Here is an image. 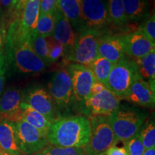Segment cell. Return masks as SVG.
I'll list each match as a JSON object with an SVG mask.
<instances>
[{
  "label": "cell",
  "mask_w": 155,
  "mask_h": 155,
  "mask_svg": "<svg viewBox=\"0 0 155 155\" xmlns=\"http://www.w3.org/2000/svg\"><path fill=\"white\" fill-rule=\"evenodd\" d=\"M143 34L151 42L155 44V16L154 14L149 17L141 25L140 29Z\"/></svg>",
  "instance_id": "32"
},
{
  "label": "cell",
  "mask_w": 155,
  "mask_h": 155,
  "mask_svg": "<svg viewBox=\"0 0 155 155\" xmlns=\"http://www.w3.org/2000/svg\"><path fill=\"white\" fill-rule=\"evenodd\" d=\"M57 4L58 0H40V15L54 13Z\"/></svg>",
  "instance_id": "34"
},
{
  "label": "cell",
  "mask_w": 155,
  "mask_h": 155,
  "mask_svg": "<svg viewBox=\"0 0 155 155\" xmlns=\"http://www.w3.org/2000/svg\"><path fill=\"white\" fill-rule=\"evenodd\" d=\"M17 68L24 73H38L45 71L46 63L34 51L30 37L21 40L8 48Z\"/></svg>",
  "instance_id": "6"
},
{
  "label": "cell",
  "mask_w": 155,
  "mask_h": 155,
  "mask_svg": "<svg viewBox=\"0 0 155 155\" xmlns=\"http://www.w3.org/2000/svg\"><path fill=\"white\" fill-rule=\"evenodd\" d=\"M22 102L43 115L51 123L58 119L53 98L43 88H36L31 90L22 98Z\"/></svg>",
  "instance_id": "13"
},
{
  "label": "cell",
  "mask_w": 155,
  "mask_h": 155,
  "mask_svg": "<svg viewBox=\"0 0 155 155\" xmlns=\"http://www.w3.org/2000/svg\"><path fill=\"white\" fill-rule=\"evenodd\" d=\"M22 94L18 89L11 88L0 97V121L3 120L11 122L20 120L21 103Z\"/></svg>",
  "instance_id": "15"
},
{
  "label": "cell",
  "mask_w": 155,
  "mask_h": 155,
  "mask_svg": "<svg viewBox=\"0 0 155 155\" xmlns=\"http://www.w3.org/2000/svg\"><path fill=\"white\" fill-rule=\"evenodd\" d=\"M54 14L55 23L52 36L55 40L63 45L65 49L67 48L70 50L74 45L76 40L72 26L58 9H56Z\"/></svg>",
  "instance_id": "17"
},
{
  "label": "cell",
  "mask_w": 155,
  "mask_h": 155,
  "mask_svg": "<svg viewBox=\"0 0 155 155\" xmlns=\"http://www.w3.org/2000/svg\"><path fill=\"white\" fill-rule=\"evenodd\" d=\"M120 104L121 100L105 87L100 92L91 94L84 105L91 115L108 116L119 107Z\"/></svg>",
  "instance_id": "11"
},
{
  "label": "cell",
  "mask_w": 155,
  "mask_h": 155,
  "mask_svg": "<svg viewBox=\"0 0 155 155\" xmlns=\"http://www.w3.org/2000/svg\"><path fill=\"white\" fill-rule=\"evenodd\" d=\"M6 59L5 57L0 52V96L2 92L5 80V71H6Z\"/></svg>",
  "instance_id": "35"
},
{
  "label": "cell",
  "mask_w": 155,
  "mask_h": 155,
  "mask_svg": "<svg viewBox=\"0 0 155 155\" xmlns=\"http://www.w3.org/2000/svg\"><path fill=\"white\" fill-rule=\"evenodd\" d=\"M40 17V0H28L18 19L20 30L25 35H30L35 29Z\"/></svg>",
  "instance_id": "18"
},
{
  "label": "cell",
  "mask_w": 155,
  "mask_h": 155,
  "mask_svg": "<svg viewBox=\"0 0 155 155\" xmlns=\"http://www.w3.org/2000/svg\"><path fill=\"white\" fill-rule=\"evenodd\" d=\"M155 82H149L142 78L139 72L134 78L125 100L147 108H154L155 104Z\"/></svg>",
  "instance_id": "12"
},
{
  "label": "cell",
  "mask_w": 155,
  "mask_h": 155,
  "mask_svg": "<svg viewBox=\"0 0 155 155\" xmlns=\"http://www.w3.org/2000/svg\"><path fill=\"white\" fill-rule=\"evenodd\" d=\"M0 149L3 152L10 154H22L17 144L14 122L7 120L0 121Z\"/></svg>",
  "instance_id": "19"
},
{
  "label": "cell",
  "mask_w": 155,
  "mask_h": 155,
  "mask_svg": "<svg viewBox=\"0 0 155 155\" xmlns=\"http://www.w3.org/2000/svg\"><path fill=\"white\" fill-rule=\"evenodd\" d=\"M127 20L138 21L147 16L148 0H122Z\"/></svg>",
  "instance_id": "22"
},
{
  "label": "cell",
  "mask_w": 155,
  "mask_h": 155,
  "mask_svg": "<svg viewBox=\"0 0 155 155\" xmlns=\"http://www.w3.org/2000/svg\"><path fill=\"white\" fill-rule=\"evenodd\" d=\"M139 136L146 150L155 148V124L152 119L144 123L139 131Z\"/></svg>",
  "instance_id": "26"
},
{
  "label": "cell",
  "mask_w": 155,
  "mask_h": 155,
  "mask_svg": "<svg viewBox=\"0 0 155 155\" xmlns=\"http://www.w3.org/2000/svg\"><path fill=\"white\" fill-rule=\"evenodd\" d=\"M143 155H155V148H150L146 150Z\"/></svg>",
  "instance_id": "38"
},
{
  "label": "cell",
  "mask_w": 155,
  "mask_h": 155,
  "mask_svg": "<svg viewBox=\"0 0 155 155\" xmlns=\"http://www.w3.org/2000/svg\"><path fill=\"white\" fill-rule=\"evenodd\" d=\"M54 13L40 15L36 28L32 32L43 37L52 35L55 23Z\"/></svg>",
  "instance_id": "29"
},
{
  "label": "cell",
  "mask_w": 155,
  "mask_h": 155,
  "mask_svg": "<svg viewBox=\"0 0 155 155\" xmlns=\"http://www.w3.org/2000/svg\"><path fill=\"white\" fill-rule=\"evenodd\" d=\"M17 144L21 153L33 155L49 144L47 137L24 121L15 123Z\"/></svg>",
  "instance_id": "7"
},
{
  "label": "cell",
  "mask_w": 155,
  "mask_h": 155,
  "mask_svg": "<svg viewBox=\"0 0 155 155\" xmlns=\"http://www.w3.org/2000/svg\"><path fill=\"white\" fill-rule=\"evenodd\" d=\"M28 0H13L11 7L8 11L10 24L12 22L19 19L23 9V7Z\"/></svg>",
  "instance_id": "33"
},
{
  "label": "cell",
  "mask_w": 155,
  "mask_h": 155,
  "mask_svg": "<svg viewBox=\"0 0 155 155\" xmlns=\"http://www.w3.org/2000/svg\"><path fill=\"white\" fill-rule=\"evenodd\" d=\"M101 35L98 31L86 29L67 54L68 59L76 64L89 67L98 55V41Z\"/></svg>",
  "instance_id": "5"
},
{
  "label": "cell",
  "mask_w": 155,
  "mask_h": 155,
  "mask_svg": "<svg viewBox=\"0 0 155 155\" xmlns=\"http://www.w3.org/2000/svg\"><path fill=\"white\" fill-rule=\"evenodd\" d=\"M126 55L135 59L142 58L155 50L153 43L139 30L126 35L120 36Z\"/></svg>",
  "instance_id": "14"
},
{
  "label": "cell",
  "mask_w": 155,
  "mask_h": 155,
  "mask_svg": "<svg viewBox=\"0 0 155 155\" xmlns=\"http://www.w3.org/2000/svg\"><path fill=\"white\" fill-rule=\"evenodd\" d=\"M108 10L111 22L116 26H124L128 22L122 0H108Z\"/></svg>",
  "instance_id": "25"
},
{
  "label": "cell",
  "mask_w": 155,
  "mask_h": 155,
  "mask_svg": "<svg viewBox=\"0 0 155 155\" xmlns=\"http://www.w3.org/2000/svg\"><path fill=\"white\" fill-rule=\"evenodd\" d=\"M12 1L13 0H0V6H1L2 8L9 11L11 7Z\"/></svg>",
  "instance_id": "37"
},
{
  "label": "cell",
  "mask_w": 155,
  "mask_h": 155,
  "mask_svg": "<svg viewBox=\"0 0 155 155\" xmlns=\"http://www.w3.org/2000/svg\"><path fill=\"white\" fill-rule=\"evenodd\" d=\"M114 65V63L105 58L98 57L91 64L88 68L91 70L95 79L105 86L108 75L111 72Z\"/></svg>",
  "instance_id": "24"
},
{
  "label": "cell",
  "mask_w": 155,
  "mask_h": 155,
  "mask_svg": "<svg viewBox=\"0 0 155 155\" xmlns=\"http://www.w3.org/2000/svg\"><path fill=\"white\" fill-rule=\"evenodd\" d=\"M125 150L128 155H143L146 149L141 142L139 134L124 142Z\"/></svg>",
  "instance_id": "31"
},
{
  "label": "cell",
  "mask_w": 155,
  "mask_h": 155,
  "mask_svg": "<svg viewBox=\"0 0 155 155\" xmlns=\"http://www.w3.org/2000/svg\"><path fill=\"white\" fill-rule=\"evenodd\" d=\"M20 120L24 121L29 124L35 128L42 135L47 137L52 123L46 119L43 115L38 113L26 104L21 103Z\"/></svg>",
  "instance_id": "20"
},
{
  "label": "cell",
  "mask_w": 155,
  "mask_h": 155,
  "mask_svg": "<svg viewBox=\"0 0 155 155\" xmlns=\"http://www.w3.org/2000/svg\"><path fill=\"white\" fill-rule=\"evenodd\" d=\"M49 94L60 108H67L74 99L73 83L68 69H61L54 74L48 84Z\"/></svg>",
  "instance_id": "9"
},
{
  "label": "cell",
  "mask_w": 155,
  "mask_h": 155,
  "mask_svg": "<svg viewBox=\"0 0 155 155\" xmlns=\"http://www.w3.org/2000/svg\"><path fill=\"white\" fill-rule=\"evenodd\" d=\"M98 55L116 64L125 58L120 36H101L98 41Z\"/></svg>",
  "instance_id": "16"
},
{
  "label": "cell",
  "mask_w": 155,
  "mask_h": 155,
  "mask_svg": "<svg viewBox=\"0 0 155 155\" xmlns=\"http://www.w3.org/2000/svg\"><path fill=\"white\" fill-rule=\"evenodd\" d=\"M0 155H21V154H10V153H7V152H3V151H2V152H0Z\"/></svg>",
  "instance_id": "39"
},
{
  "label": "cell",
  "mask_w": 155,
  "mask_h": 155,
  "mask_svg": "<svg viewBox=\"0 0 155 155\" xmlns=\"http://www.w3.org/2000/svg\"><path fill=\"white\" fill-rule=\"evenodd\" d=\"M34 155H85L83 148L62 147L48 144Z\"/></svg>",
  "instance_id": "28"
},
{
  "label": "cell",
  "mask_w": 155,
  "mask_h": 155,
  "mask_svg": "<svg viewBox=\"0 0 155 155\" xmlns=\"http://www.w3.org/2000/svg\"><path fill=\"white\" fill-rule=\"evenodd\" d=\"M48 45V57H49V64L54 63L63 55L65 48L63 45L58 42L52 35L46 36Z\"/></svg>",
  "instance_id": "30"
},
{
  "label": "cell",
  "mask_w": 155,
  "mask_h": 155,
  "mask_svg": "<svg viewBox=\"0 0 155 155\" xmlns=\"http://www.w3.org/2000/svg\"><path fill=\"white\" fill-rule=\"evenodd\" d=\"M73 83L74 98L81 104H85L91 92V88L96 80L88 67L73 63L68 67Z\"/></svg>",
  "instance_id": "10"
},
{
  "label": "cell",
  "mask_w": 155,
  "mask_h": 155,
  "mask_svg": "<svg viewBox=\"0 0 155 155\" xmlns=\"http://www.w3.org/2000/svg\"><path fill=\"white\" fill-rule=\"evenodd\" d=\"M0 152H2V150H1V149H0Z\"/></svg>",
  "instance_id": "41"
},
{
  "label": "cell",
  "mask_w": 155,
  "mask_h": 155,
  "mask_svg": "<svg viewBox=\"0 0 155 155\" xmlns=\"http://www.w3.org/2000/svg\"><path fill=\"white\" fill-rule=\"evenodd\" d=\"M91 136L88 118L73 116L60 118L52 123L47 135L48 143L62 147L84 148Z\"/></svg>",
  "instance_id": "1"
},
{
  "label": "cell",
  "mask_w": 155,
  "mask_h": 155,
  "mask_svg": "<svg viewBox=\"0 0 155 155\" xmlns=\"http://www.w3.org/2000/svg\"><path fill=\"white\" fill-rule=\"evenodd\" d=\"M137 73L138 68L134 61H129L124 58L114 65L108 75L106 88L120 100H125Z\"/></svg>",
  "instance_id": "4"
},
{
  "label": "cell",
  "mask_w": 155,
  "mask_h": 155,
  "mask_svg": "<svg viewBox=\"0 0 155 155\" xmlns=\"http://www.w3.org/2000/svg\"><path fill=\"white\" fill-rule=\"evenodd\" d=\"M106 155H128V154L124 147H118L114 145L108 149Z\"/></svg>",
  "instance_id": "36"
},
{
  "label": "cell",
  "mask_w": 155,
  "mask_h": 155,
  "mask_svg": "<svg viewBox=\"0 0 155 155\" xmlns=\"http://www.w3.org/2000/svg\"><path fill=\"white\" fill-rule=\"evenodd\" d=\"M147 112L129 106H121L108 116L116 140L125 142L139 133L146 121Z\"/></svg>",
  "instance_id": "2"
},
{
  "label": "cell",
  "mask_w": 155,
  "mask_h": 155,
  "mask_svg": "<svg viewBox=\"0 0 155 155\" xmlns=\"http://www.w3.org/2000/svg\"><path fill=\"white\" fill-rule=\"evenodd\" d=\"M57 9L75 28L83 24L81 0H58Z\"/></svg>",
  "instance_id": "21"
},
{
  "label": "cell",
  "mask_w": 155,
  "mask_h": 155,
  "mask_svg": "<svg viewBox=\"0 0 155 155\" xmlns=\"http://www.w3.org/2000/svg\"><path fill=\"white\" fill-rule=\"evenodd\" d=\"M91 136L83 148L85 155H106L108 149L119 141L116 140L110 124L108 116L91 115Z\"/></svg>",
  "instance_id": "3"
},
{
  "label": "cell",
  "mask_w": 155,
  "mask_h": 155,
  "mask_svg": "<svg viewBox=\"0 0 155 155\" xmlns=\"http://www.w3.org/2000/svg\"><path fill=\"white\" fill-rule=\"evenodd\" d=\"M81 9L87 29L98 31L111 22L106 0H81Z\"/></svg>",
  "instance_id": "8"
},
{
  "label": "cell",
  "mask_w": 155,
  "mask_h": 155,
  "mask_svg": "<svg viewBox=\"0 0 155 155\" xmlns=\"http://www.w3.org/2000/svg\"><path fill=\"white\" fill-rule=\"evenodd\" d=\"M134 62L142 78L149 82H155V50L144 57L135 59Z\"/></svg>",
  "instance_id": "23"
},
{
  "label": "cell",
  "mask_w": 155,
  "mask_h": 155,
  "mask_svg": "<svg viewBox=\"0 0 155 155\" xmlns=\"http://www.w3.org/2000/svg\"><path fill=\"white\" fill-rule=\"evenodd\" d=\"M31 45L34 51L39 57L43 60L46 65L49 64V57H48V45L45 37L40 36L35 32L30 34Z\"/></svg>",
  "instance_id": "27"
},
{
  "label": "cell",
  "mask_w": 155,
  "mask_h": 155,
  "mask_svg": "<svg viewBox=\"0 0 155 155\" xmlns=\"http://www.w3.org/2000/svg\"><path fill=\"white\" fill-rule=\"evenodd\" d=\"M2 45V35H1V30H0V47Z\"/></svg>",
  "instance_id": "40"
}]
</instances>
